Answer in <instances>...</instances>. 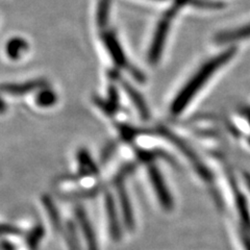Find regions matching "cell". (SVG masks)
I'll return each mask as SVG.
<instances>
[{"label":"cell","instance_id":"cell-1","mask_svg":"<svg viewBox=\"0 0 250 250\" xmlns=\"http://www.w3.org/2000/svg\"><path fill=\"white\" fill-rule=\"evenodd\" d=\"M234 52H236V49L229 48V50L222 52L221 54H219V56L207 62L206 64L201 67V69L198 70L196 74L188 82V83L185 85V88L179 92V94L174 99L173 104H172L171 112L174 115L181 113L187 106V104L190 103V100L196 95L198 90L203 87V84L206 83L208 78L212 76L219 68L223 66L225 62H228L233 56Z\"/></svg>","mask_w":250,"mask_h":250},{"label":"cell","instance_id":"cell-2","mask_svg":"<svg viewBox=\"0 0 250 250\" xmlns=\"http://www.w3.org/2000/svg\"><path fill=\"white\" fill-rule=\"evenodd\" d=\"M179 7L181 6L176 3L173 7H171V10H169L165 14V16L162 18V20L158 24V27H156V29L154 31V35L152 38V43H151L150 49H149V54H148V60H149V62H152V64L158 62L162 56L164 45H165L166 38L168 36L169 29L171 26V22H172V20H173L174 16Z\"/></svg>","mask_w":250,"mask_h":250},{"label":"cell","instance_id":"cell-3","mask_svg":"<svg viewBox=\"0 0 250 250\" xmlns=\"http://www.w3.org/2000/svg\"><path fill=\"white\" fill-rule=\"evenodd\" d=\"M47 87L44 80H33L22 83H3L0 84V92L12 96H22L34 91H39Z\"/></svg>","mask_w":250,"mask_h":250},{"label":"cell","instance_id":"cell-4","mask_svg":"<svg viewBox=\"0 0 250 250\" xmlns=\"http://www.w3.org/2000/svg\"><path fill=\"white\" fill-rule=\"evenodd\" d=\"M103 41L115 64L121 68H127L128 62L126 60V56H125L122 47L116 36L113 33H111V31H107V33H104L103 35Z\"/></svg>","mask_w":250,"mask_h":250},{"label":"cell","instance_id":"cell-5","mask_svg":"<svg viewBox=\"0 0 250 250\" xmlns=\"http://www.w3.org/2000/svg\"><path fill=\"white\" fill-rule=\"evenodd\" d=\"M75 215H76L77 222L80 224L81 229L84 236L88 250H99L95 231L93 229V226L89 220L85 210L82 207H77L75 208Z\"/></svg>","mask_w":250,"mask_h":250},{"label":"cell","instance_id":"cell-6","mask_svg":"<svg viewBox=\"0 0 250 250\" xmlns=\"http://www.w3.org/2000/svg\"><path fill=\"white\" fill-rule=\"evenodd\" d=\"M149 176L153 184L154 190L160 198L161 203L164 206V208L170 209L172 208V199H171L170 194L168 193L165 184H164V181L160 174V172L156 170V168L151 167L149 169Z\"/></svg>","mask_w":250,"mask_h":250},{"label":"cell","instance_id":"cell-7","mask_svg":"<svg viewBox=\"0 0 250 250\" xmlns=\"http://www.w3.org/2000/svg\"><path fill=\"white\" fill-rule=\"evenodd\" d=\"M104 203H105V212L107 216L109 231H111V236L117 240L121 236V229L119 225V219H118V215H117V209H116L114 199L109 194L105 195Z\"/></svg>","mask_w":250,"mask_h":250},{"label":"cell","instance_id":"cell-8","mask_svg":"<svg viewBox=\"0 0 250 250\" xmlns=\"http://www.w3.org/2000/svg\"><path fill=\"white\" fill-rule=\"evenodd\" d=\"M28 49L27 42L22 38H13L5 46V53L13 61L19 60Z\"/></svg>","mask_w":250,"mask_h":250},{"label":"cell","instance_id":"cell-9","mask_svg":"<svg viewBox=\"0 0 250 250\" xmlns=\"http://www.w3.org/2000/svg\"><path fill=\"white\" fill-rule=\"evenodd\" d=\"M118 195L120 199V206L122 209V214L124 217V221L126 223V226L128 229L134 228V217H132V210L130 207V202L128 199V196L125 191V188L122 183L118 184Z\"/></svg>","mask_w":250,"mask_h":250},{"label":"cell","instance_id":"cell-10","mask_svg":"<svg viewBox=\"0 0 250 250\" xmlns=\"http://www.w3.org/2000/svg\"><path fill=\"white\" fill-rule=\"evenodd\" d=\"M95 103L107 115H112L116 111L117 106H118V93H117L114 87H111L108 91V99L104 100L96 98Z\"/></svg>","mask_w":250,"mask_h":250},{"label":"cell","instance_id":"cell-11","mask_svg":"<svg viewBox=\"0 0 250 250\" xmlns=\"http://www.w3.org/2000/svg\"><path fill=\"white\" fill-rule=\"evenodd\" d=\"M122 85H123L125 92L127 93V95L131 99L132 103H134L135 105L137 106L138 111L140 112L141 116H142L143 118H147V117H148V109H147V106H146L145 103L143 101V98L141 97L140 94L134 88H132L131 85H129L127 83H122Z\"/></svg>","mask_w":250,"mask_h":250},{"label":"cell","instance_id":"cell-12","mask_svg":"<svg viewBox=\"0 0 250 250\" xmlns=\"http://www.w3.org/2000/svg\"><path fill=\"white\" fill-rule=\"evenodd\" d=\"M58 96L52 90L48 88H43L39 90L36 95V104L40 107H50L57 104Z\"/></svg>","mask_w":250,"mask_h":250},{"label":"cell","instance_id":"cell-13","mask_svg":"<svg viewBox=\"0 0 250 250\" xmlns=\"http://www.w3.org/2000/svg\"><path fill=\"white\" fill-rule=\"evenodd\" d=\"M248 38H250V24L220 35L218 37V41L228 43L232 41L244 40V39H248Z\"/></svg>","mask_w":250,"mask_h":250},{"label":"cell","instance_id":"cell-14","mask_svg":"<svg viewBox=\"0 0 250 250\" xmlns=\"http://www.w3.org/2000/svg\"><path fill=\"white\" fill-rule=\"evenodd\" d=\"M78 163H80L81 171L84 174H97L98 169L92 161L90 154L85 149H82L78 152Z\"/></svg>","mask_w":250,"mask_h":250},{"label":"cell","instance_id":"cell-15","mask_svg":"<svg viewBox=\"0 0 250 250\" xmlns=\"http://www.w3.org/2000/svg\"><path fill=\"white\" fill-rule=\"evenodd\" d=\"M109 10H111V0H100L96 14L97 24L100 27H104L108 21Z\"/></svg>","mask_w":250,"mask_h":250},{"label":"cell","instance_id":"cell-16","mask_svg":"<svg viewBox=\"0 0 250 250\" xmlns=\"http://www.w3.org/2000/svg\"><path fill=\"white\" fill-rule=\"evenodd\" d=\"M43 202H44V206H45L47 213H48V216H49L50 221L53 225V228L56 229L57 230H61L62 229L61 218H60V214L58 212L56 206H54V203L52 202L51 199L47 198V197L44 198Z\"/></svg>","mask_w":250,"mask_h":250},{"label":"cell","instance_id":"cell-17","mask_svg":"<svg viewBox=\"0 0 250 250\" xmlns=\"http://www.w3.org/2000/svg\"><path fill=\"white\" fill-rule=\"evenodd\" d=\"M66 238L68 239V245L70 250H81L80 243H78V238L75 230V226L73 223L69 222L66 229Z\"/></svg>","mask_w":250,"mask_h":250},{"label":"cell","instance_id":"cell-18","mask_svg":"<svg viewBox=\"0 0 250 250\" xmlns=\"http://www.w3.org/2000/svg\"><path fill=\"white\" fill-rule=\"evenodd\" d=\"M2 236H22V230L12 224L0 223V237Z\"/></svg>","mask_w":250,"mask_h":250},{"label":"cell","instance_id":"cell-19","mask_svg":"<svg viewBox=\"0 0 250 250\" xmlns=\"http://www.w3.org/2000/svg\"><path fill=\"white\" fill-rule=\"evenodd\" d=\"M6 111V104H4V101L0 98V114H3Z\"/></svg>","mask_w":250,"mask_h":250}]
</instances>
